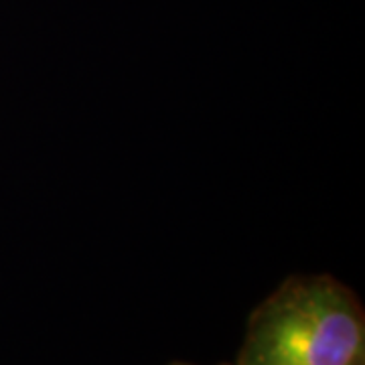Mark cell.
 Segmentation results:
<instances>
[{
  "label": "cell",
  "instance_id": "6da1fadb",
  "mask_svg": "<svg viewBox=\"0 0 365 365\" xmlns=\"http://www.w3.org/2000/svg\"><path fill=\"white\" fill-rule=\"evenodd\" d=\"M232 365H365V311L329 274L287 278L252 311Z\"/></svg>",
  "mask_w": 365,
  "mask_h": 365
},
{
  "label": "cell",
  "instance_id": "7a4b0ae2",
  "mask_svg": "<svg viewBox=\"0 0 365 365\" xmlns=\"http://www.w3.org/2000/svg\"><path fill=\"white\" fill-rule=\"evenodd\" d=\"M169 365H201V364H191V361H170ZM220 365H232V364H220Z\"/></svg>",
  "mask_w": 365,
  "mask_h": 365
}]
</instances>
